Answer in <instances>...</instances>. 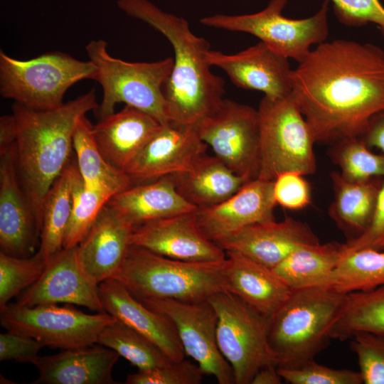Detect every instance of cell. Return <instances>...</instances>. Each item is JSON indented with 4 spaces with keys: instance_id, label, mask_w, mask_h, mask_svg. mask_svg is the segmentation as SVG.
Returning <instances> with one entry per match:
<instances>
[{
    "instance_id": "41",
    "label": "cell",
    "mask_w": 384,
    "mask_h": 384,
    "mask_svg": "<svg viewBox=\"0 0 384 384\" xmlns=\"http://www.w3.org/2000/svg\"><path fill=\"white\" fill-rule=\"evenodd\" d=\"M339 22L348 26L375 23L384 36V6L379 0H329Z\"/></svg>"
},
{
    "instance_id": "24",
    "label": "cell",
    "mask_w": 384,
    "mask_h": 384,
    "mask_svg": "<svg viewBox=\"0 0 384 384\" xmlns=\"http://www.w3.org/2000/svg\"><path fill=\"white\" fill-rule=\"evenodd\" d=\"M161 124L150 114L125 105L92 125L97 146L105 159L124 171L159 129Z\"/></svg>"
},
{
    "instance_id": "6",
    "label": "cell",
    "mask_w": 384,
    "mask_h": 384,
    "mask_svg": "<svg viewBox=\"0 0 384 384\" xmlns=\"http://www.w3.org/2000/svg\"><path fill=\"white\" fill-rule=\"evenodd\" d=\"M88 58L97 68L96 81L102 99L95 110L100 119L114 112L123 102L147 113L161 124L170 121L163 88L172 70L174 59L154 62H127L111 55L107 43L92 40L85 46Z\"/></svg>"
},
{
    "instance_id": "12",
    "label": "cell",
    "mask_w": 384,
    "mask_h": 384,
    "mask_svg": "<svg viewBox=\"0 0 384 384\" xmlns=\"http://www.w3.org/2000/svg\"><path fill=\"white\" fill-rule=\"evenodd\" d=\"M194 127L215 156L233 171L249 181L257 178L260 163L257 110L223 98Z\"/></svg>"
},
{
    "instance_id": "31",
    "label": "cell",
    "mask_w": 384,
    "mask_h": 384,
    "mask_svg": "<svg viewBox=\"0 0 384 384\" xmlns=\"http://www.w3.org/2000/svg\"><path fill=\"white\" fill-rule=\"evenodd\" d=\"M76 163L68 164L46 196L42 208L38 252L48 260L63 248L73 206L72 186Z\"/></svg>"
},
{
    "instance_id": "36",
    "label": "cell",
    "mask_w": 384,
    "mask_h": 384,
    "mask_svg": "<svg viewBox=\"0 0 384 384\" xmlns=\"http://www.w3.org/2000/svg\"><path fill=\"white\" fill-rule=\"evenodd\" d=\"M331 157L341 175L351 182L384 178V154L372 152L361 137H351L333 144Z\"/></svg>"
},
{
    "instance_id": "43",
    "label": "cell",
    "mask_w": 384,
    "mask_h": 384,
    "mask_svg": "<svg viewBox=\"0 0 384 384\" xmlns=\"http://www.w3.org/2000/svg\"><path fill=\"white\" fill-rule=\"evenodd\" d=\"M46 346L33 338L7 331L0 334V361L33 363Z\"/></svg>"
},
{
    "instance_id": "5",
    "label": "cell",
    "mask_w": 384,
    "mask_h": 384,
    "mask_svg": "<svg viewBox=\"0 0 384 384\" xmlns=\"http://www.w3.org/2000/svg\"><path fill=\"white\" fill-rule=\"evenodd\" d=\"M228 259L189 262L169 258L131 245L112 277L139 300L174 299L198 302L226 291Z\"/></svg>"
},
{
    "instance_id": "8",
    "label": "cell",
    "mask_w": 384,
    "mask_h": 384,
    "mask_svg": "<svg viewBox=\"0 0 384 384\" xmlns=\"http://www.w3.org/2000/svg\"><path fill=\"white\" fill-rule=\"evenodd\" d=\"M260 163L257 178L274 181L286 171L314 174L315 143L292 95L280 99L263 97L257 109Z\"/></svg>"
},
{
    "instance_id": "14",
    "label": "cell",
    "mask_w": 384,
    "mask_h": 384,
    "mask_svg": "<svg viewBox=\"0 0 384 384\" xmlns=\"http://www.w3.org/2000/svg\"><path fill=\"white\" fill-rule=\"evenodd\" d=\"M207 148L193 125L169 121L161 125L124 172L137 184L188 171Z\"/></svg>"
},
{
    "instance_id": "37",
    "label": "cell",
    "mask_w": 384,
    "mask_h": 384,
    "mask_svg": "<svg viewBox=\"0 0 384 384\" xmlns=\"http://www.w3.org/2000/svg\"><path fill=\"white\" fill-rule=\"evenodd\" d=\"M46 262L38 252L27 257L0 252V308L38 281Z\"/></svg>"
},
{
    "instance_id": "20",
    "label": "cell",
    "mask_w": 384,
    "mask_h": 384,
    "mask_svg": "<svg viewBox=\"0 0 384 384\" xmlns=\"http://www.w3.org/2000/svg\"><path fill=\"white\" fill-rule=\"evenodd\" d=\"M319 242L304 223L292 218L246 226L217 243L226 251L238 252L270 268H274L297 248Z\"/></svg>"
},
{
    "instance_id": "45",
    "label": "cell",
    "mask_w": 384,
    "mask_h": 384,
    "mask_svg": "<svg viewBox=\"0 0 384 384\" xmlns=\"http://www.w3.org/2000/svg\"><path fill=\"white\" fill-rule=\"evenodd\" d=\"M361 138L369 147H375L384 154V110L371 117Z\"/></svg>"
},
{
    "instance_id": "7",
    "label": "cell",
    "mask_w": 384,
    "mask_h": 384,
    "mask_svg": "<svg viewBox=\"0 0 384 384\" xmlns=\"http://www.w3.org/2000/svg\"><path fill=\"white\" fill-rule=\"evenodd\" d=\"M97 68L88 60L53 51L18 60L0 51V93L26 107L46 110L63 105L66 91L82 80H95Z\"/></svg>"
},
{
    "instance_id": "34",
    "label": "cell",
    "mask_w": 384,
    "mask_h": 384,
    "mask_svg": "<svg viewBox=\"0 0 384 384\" xmlns=\"http://www.w3.org/2000/svg\"><path fill=\"white\" fill-rule=\"evenodd\" d=\"M384 285V250L361 249L344 252L333 272L331 287L348 294Z\"/></svg>"
},
{
    "instance_id": "42",
    "label": "cell",
    "mask_w": 384,
    "mask_h": 384,
    "mask_svg": "<svg viewBox=\"0 0 384 384\" xmlns=\"http://www.w3.org/2000/svg\"><path fill=\"white\" fill-rule=\"evenodd\" d=\"M273 193L277 204L290 210L302 209L311 202L309 183L302 174L294 171H286L276 177Z\"/></svg>"
},
{
    "instance_id": "9",
    "label": "cell",
    "mask_w": 384,
    "mask_h": 384,
    "mask_svg": "<svg viewBox=\"0 0 384 384\" xmlns=\"http://www.w3.org/2000/svg\"><path fill=\"white\" fill-rule=\"evenodd\" d=\"M288 0H270L261 11L248 14H216L200 19L201 24L233 32H243L260 39L279 55L302 61L314 45L325 42L329 34V0L308 18L294 19L282 14Z\"/></svg>"
},
{
    "instance_id": "28",
    "label": "cell",
    "mask_w": 384,
    "mask_h": 384,
    "mask_svg": "<svg viewBox=\"0 0 384 384\" xmlns=\"http://www.w3.org/2000/svg\"><path fill=\"white\" fill-rule=\"evenodd\" d=\"M334 200L329 215L343 231L354 238L363 233L373 218L378 194L384 179L351 182L340 173L331 174ZM348 239V240H349Z\"/></svg>"
},
{
    "instance_id": "44",
    "label": "cell",
    "mask_w": 384,
    "mask_h": 384,
    "mask_svg": "<svg viewBox=\"0 0 384 384\" xmlns=\"http://www.w3.org/2000/svg\"><path fill=\"white\" fill-rule=\"evenodd\" d=\"M343 247L344 252L361 249L384 250V181L372 222L363 233L343 243Z\"/></svg>"
},
{
    "instance_id": "23",
    "label": "cell",
    "mask_w": 384,
    "mask_h": 384,
    "mask_svg": "<svg viewBox=\"0 0 384 384\" xmlns=\"http://www.w3.org/2000/svg\"><path fill=\"white\" fill-rule=\"evenodd\" d=\"M112 349L91 345L38 356L33 364L39 372L35 384H113L112 369L119 358Z\"/></svg>"
},
{
    "instance_id": "29",
    "label": "cell",
    "mask_w": 384,
    "mask_h": 384,
    "mask_svg": "<svg viewBox=\"0 0 384 384\" xmlns=\"http://www.w3.org/2000/svg\"><path fill=\"white\" fill-rule=\"evenodd\" d=\"M343 254V243L337 242L304 245L273 270L292 289L331 287L333 272Z\"/></svg>"
},
{
    "instance_id": "30",
    "label": "cell",
    "mask_w": 384,
    "mask_h": 384,
    "mask_svg": "<svg viewBox=\"0 0 384 384\" xmlns=\"http://www.w3.org/2000/svg\"><path fill=\"white\" fill-rule=\"evenodd\" d=\"M76 165L84 184L90 188L107 191L115 195L133 185L127 174L105 159L100 152L92 132V124L81 117L73 138Z\"/></svg>"
},
{
    "instance_id": "38",
    "label": "cell",
    "mask_w": 384,
    "mask_h": 384,
    "mask_svg": "<svg viewBox=\"0 0 384 384\" xmlns=\"http://www.w3.org/2000/svg\"><path fill=\"white\" fill-rule=\"evenodd\" d=\"M365 384H384V335L359 333L351 338Z\"/></svg>"
},
{
    "instance_id": "17",
    "label": "cell",
    "mask_w": 384,
    "mask_h": 384,
    "mask_svg": "<svg viewBox=\"0 0 384 384\" xmlns=\"http://www.w3.org/2000/svg\"><path fill=\"white\" fill-rule=\"evenodd\" d=\"M41 228L21 183L15 145L0 153V248L27 257L40 244Z\"/></svg>"
},
{
    "instance_id": "21",
    "label": "cell",
    "mask_w": 384,
    "mask_h": 384,
    "mask_svg": "<svg viewBox=\"0 0 384 384\" xmlns=\"http://www.w3.org/2000/svg\"><path fill=\"white\" fill-rule=\"evenodd\" d=\"M134 226L107 203L77 246L80 265L95 284L112 278L132 245Z\"/></svg>"
},
{
    "instance_id": "11",
    "label": "cell",
    "mask_w": 384,
    "mask_h": 384,
    "mask_svg": "<svg viewBox=\"0 0 384 384\" xmlns=\"http://www.w3.org/2000/svg\"><path fill=\"white\" fill-rule=\"evenodd\" d=\"M114 319L107 312L86 314L73 306L55 304L28 306L15 302L0 308V323L7 331L61 350L97 343L101 331Z\"/></svg>"
},
{
    "instance_id": "16",
    "label": "cell",
    "mask_w": 384,
    "mask_h": 384,
    "mask_svg": "<svg viewBox=\"0 0 384 384\" xmlns=\"http://www.w3.org/2000/svg\"><path fill=\"white\" fill-rule=\"evenodd\" d=\"M16 302L28 306L65 303L105 312L98 284L86 275L80 265L77 246L63 247L51 256L38 280L19 294Z\"/></svg>"
},
{
    "instance_id": "3",
    "label": "cell",
    "mask_w": 384,
    "mask_h": 384,
    "mask_svg": "<svg viewBox=\"0 0 384 384\" xmlns=\"http://www.w3.org/2000/svg\"><path fill=\"white\" fill-rule=\"evenodd\" d=\"M97 107L95 89L51 110L13 105L18 176L41 230L43 201L70 161L77 123Z\"/></svg>"
},
{
    "instance_id": "19",
    "label": "cell",
    "mask_w": 384,
    "mask_h": 384,
    "mask_svg": "<svg viewBox=\"0 0 384 384\" xmlns=\"http://www.w3.org/2000/svg\"><path fill=\"white\" fill-rule=\"evenodd\" d=\"M274 181L256 178L222 203L196 211L203 233L218 243L252 224L274 220Z\"/></svg>"
},
{
    "instance_id": "40",
    "label": "cell",
    "mask_w": 384,
    "mask_h": 384,
    "mask_svg": "<svg viewBox=\"0 0 384 384\" xmlns=\"http://www.w3.org/2000/svg\"><path fill=\"white\" fill-rule=\"evenodd\" d=\"M204 373L200 366L185 358L164 366L139 370L129 374L126 384H199Z\"/></svg>"
},
{
    "instance_id": "39",
    "label": "cell",
    "mask_w": 384,
    "mask_h": 384,
    "mask_svg": "<svg viewBox=\"0 0 384 384\" xmlns=\"http://www.w3.org/2000/svg\"><path fill=\"white\" fill-rule=\"evenodd\" d=\"M283 380L291 384H362L359 371L338 369L316 363L314 359L293 368L277 367Z\"/></svg>"
},
{
    "instance_id": "33",
    "label": "cell",
    "mask_w": 384,
    "mask_h": 384,
    "mask_svg": "<svg viewBox=\"0 0 384 384\" xmlns=\"http://www.w3.org/2000/svg\"><path fill=\"white\" fill-rule=\"evenodd\" d=\"M97 343L116 351L139 370L161 367L174 361L149 338L116 319L101 331Z\"/></svg>"
},
{
    "instance_id": "1",
    "label": "cell",
    "mask_w": 384,
    "mask_h": 384,
    "mask_svg": "<svg viewBox=\"0 0 384 384\" xmlns=\"http://www.w3.org/2000/svg\"><path fill=\"white\" fill-rule=\"evenodd\" d=\"M291 81L315 142L361 137L384 110V51L371 43L325 41L292 69Z\"/></svg>"
},
{
    "instance_id": "2",
    "label": "cell",
    "mask_w": 384,
    "mask_h": 384,
    "mask_svg": "<svg viewBox=\"0 0 384 384\" xmlns=\"http://www.w3.org/2000/svg\"><path fill=\"white\" fill-rule=\"evenodd\" d=\"M127 15L149 24L173 47L172 70L163 92L170 121L195 126L223 100L225 82L207 60L209 43L194 34L183 17L166 12L149 0H118Z\"/></svg>"
},
{
    "instance_id": "32",
    "label": "cell",
    "mask_w": 384,
    "mask_h": 384,
    "mask_svg": "<svg viewBox=\"0 0 384 384\" xmlns=\"http://www.w3.org/2000/svg\"><path fill=\"white\" fill-rule=\"evenodd\" d=\"M359 333L384 335V285L348 293L331 338L344 341Z\"/></svg>"
},
{
    "instance_id": "47",
    "label": "cell",
    "mask_w": 384,
    "mask_h": 384,
    "mask_svg": "<svg viewBox=\"0 0 384 384\" xmlns=\"http://www.w3.org/2000/svg\"><path fill=\"white\" fill-rule=\"evenodd\" d=\"M282 377L276 365H269L260 369L253 377L251 384H280Z\"/></svg>"
},
{
    "instance_id": "13",
    "label": "cell",
    "mask_w": 384,
    "mask_h": 384,
    "mask_svg": "<svg viewBox=\"0 0 384 384\" xmlns=\"http://www.w3.org/2000/svg\"><path fill=\"white\" fill-rule=\"evenodd\" d=\"M139 301L166 315L173 321L185 353L196 361L204 375L215 377L219 384L235 383L232 367L218 346V316L208 300L184 302L144 299Z\"/></svg>"
},
{
    "instance_id": "27",
    "label": "cell",
    "mask_w": 384,
    "mask_h": 384,
    "mask_svg": "<svg viewBox=\"0 0 384 384\" xmlns=\"http://www.w3.org/2000/svg\"><path fill=\"white\" fill-rule=\"evenodd\" d=\"M171 176L180 194L198 209L222 203L250 181L207 154L190 171Z\"/></svg>"
},
{
    "instance_id": "4",
    "label": "cell",
    "mask_w": 384,
    "mask_h": 384,
    "mask_svg": "<svg viewBox=\"0 0 384 384\" xmlns=\"http://www.w3.org/2000/svg\"><path fill=\"white\" fill-rule=\"evenodd\" d=\"M346 294L332 287L292 289L268 318V341L277 367L297 368L314 359L331 339Z\"/></svg>"
},
{
    "instance_id": "15",
    "label": "cell",
    "mask_w": 384,
    "mask_h": 384,
    "mask_svg": "<svg viewBox=\"0 0 384 384\" xmlns=\"http://www.w3.org/2000/svg\"><path fill=\"white\" fill-rule=\"evenodd\" d=\"M196 211L154 220L135 227L132 245L178 260H225L226 252L209 240L199 228Z\"/></svg>"
},
{
    "instance_id": "10",
    "label": "cell",
    "mask_w": 384,
    "mask_h": 384,
    "mask_svg": "<svg viewBox=\"0 0 384 384\" xmlns=\"http://www.w3.org/2000/svg\"><path fill=\"white\" fill-rule=\"evenodd\" d=\"M208 300L218 316V346L232 367L235 383L251 384L260 369L277 366L268 341V318L228 291Z\"/></svg>"
},
{
    "instance_id": "46",
    "label": "cell",
    "mask_w": 384,
    "mask_h": 384,
    "mask_svg": "<svg viewBox=\"0 0 384 384\" xmlns=\"http://www.w3.org/2000/svg\"><path fill=\"white\" fill-rule=\"evenodd\" d=\"M16 139V124L12 114L4 115L0 118V153L14 145Z\"/></svg>"
},
{
    "instance_id": "22",
    "label": "cell",
    "mask_w": 384,
    "mask_h": 384,
    "mask_svg": "<svg viewBox=\"0 0 384 384\" xmlns=\"http://www.w3.org/2000/svg\"><path fill=\"white\" fill-rule=\"evenodd\" d=\"M105 311L134 329L159 347L174 361L185 358V351L173 321L134 297L115 279L98 285Z\"/></svg>"
},
{
    "instance_id": "25",
    "label": "cell",
    "mask_w": 384,
    "mask_h": 384,
    "mask_svg": "<svg viewBox=\"0 0 384 384\" xmlns=\"http://www.w3.org/2000/svg\"><path fill=\"white\" fill-rule=\"evenodd\" d=\"M228 291L267 318L289 297L290 289L275 271L244 255L226 251Z\"/></svg>"
},
{
    "instance_id": "26",
    "label": "cell",
    "mask_w": 384,
    "mask_h": 384,
    "mask_svg": "<svg viewBox=\"0 0 384 384\" xmlns=\"http://www.w3.org/2000/svg\"><path fill=\"white\" fill-rule=\"evenodd\" d=\"M107 204L134 227L198 209L180 194L172 176L133 184L114 195Z\"/></svg>"
},
{
    "instance_id": "35",
    "label": "cell",
    "mask_w": 384,
    "mask_h": 384,
    "mask_svg": "<svg viewBox=\"0 0 384 384\" xmlns=\"http://www.w3.org/2000/svg\"><path fill=\"white\" fill-rule=\"evenodd\" d=\"M72 196L73 206L65 233L64 248L74 247L80 244L113 194L105 190L86 186L76 165L73 179Z\"/></svg>"
},
{
    "instance_id": "18",
    "label": "cell",
    "mask_w": 384,
    "mask_h": 384,
    "mask_svg": "<svg viewBox=\"0 0 384 384\" xmlns=\"http://www.w3.org/2000/svg\"><path fill=\"white\" fill-rule=\"evenodd\" d=\"M207 60L211 67L223 70L240 88L260 91L272 100L292 94L289 59L262 41L235 53L210 49Z\"/></svg>"
}]
</instances>
